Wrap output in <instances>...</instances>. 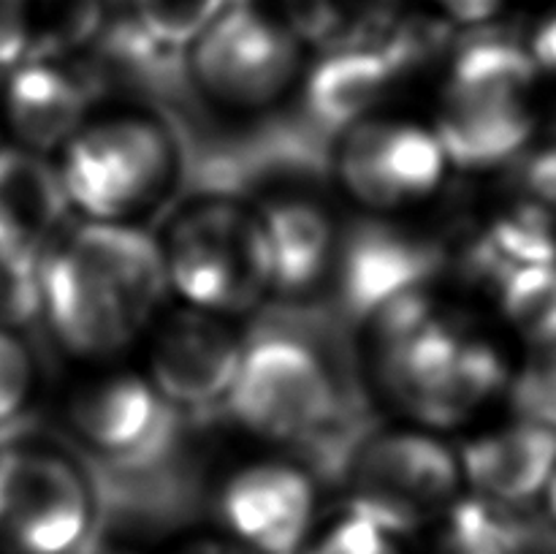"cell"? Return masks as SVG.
Wrapping results in <instances>:
<instances>
[{
    "label": "cell",
    "mask_w": 556,
    "mask_h": 554,
    "mask_svg": "<svg viewBox=\"0 0 556 554\" xmlns=\"http://www.w3.org/2000/svg\"><path fill=\"white\" fill-rule=\"evenodd\" d=\"M367 351L380 394L407 424L440 435L478 421L514 380L503 342L427 288L369 315Z\"/></svg>",
    "instance_id": "cell-1"
},
{
    "label": "cell",
    "mask_w": 556,
    "mask_h": 554,
    "mask_svg": "<svg viewBox=\"0 0 556 554\" xmlns=\"http://www.w3.org/2000/svg\"><path fill=\"white\" fill-rule=\"evenodd\" d=\"M465 489L508 508L538 503L556 473V427L543 418H503L478 427L456 445Z\"/></svg>",
    "instance_id": "cell-15"
},
{
    "label": "cell",
    "mask_w": 556,
    "mask_h": 554,
    "mask_svg": "<svg viewBox=\"0 0 556 554\" xmlns=\"http://www.w3.org/2000/svg\"><path fill=\"white\" fill-rule=\"evenodd\" d=\"M489 282L500 320L516 342L556 345V264L516 266Z\"/></svg>",
    "instance_id": "cell-20"
},
{
    "label": "cell",
    "mask_w": 556,
    "mask_h": 554,
    "mask_svg": "<svg viewBox=\"0 0 556 554\" xmlns=\"http://www.w3.org/2000/svg\"><path fill=\"white\" fill-rule=\"evenodd\" d=\"M538 503L543 505V511H546L548 521H552V525L556 527V473H554V478H552V481H548L546 492H543V498L538 500Z\"/></svg>",
    "instance_id": "cell-31"
},
{
    "label": "cell",
    "mask_w": 556,
    "mask_h": 554,
    "mask_svg": "<svg viewBox=\"0 0 556 554\" xmlns=\"http://www.w3.org/2000/svg\"><path fill=\"white\" fill-rule=\"evenodd\" d=\"M231 0H128L136 33L157 49H185L226 11Z\"/></svg>",
    "instance_id": "cell-22"
},
{
    "label": "cell",
    "mask_w": 556,
    "mask_h": 554,
    "mask_svg": "<svg viewBox=\"0 0 556 554\" xmlns=\"http://www.w3.org/2000/svg\"><path fill=\"white\" fill-rule=\"evenodd\" d=\"M497 514L500 508L465 494L427 532L424 554H514L508 530Z\"/></svg>",
    "instance_id": "cell-21"
},
{
    "label": "cell",
    "mask_w": 556,
    "mask_h": 554,
    "mask_svg": "<svg viewBox=\"0 0 556 554\" xmlns=\"http://www.w3.org/2000/svg\"><path fill=\"white\" fill-rule=\"evenodd\" d=\"M226 405L253 438L302 443L334 418L337 383L313 345L291 335H266L244 342Z\"/></svg>",
    "instance_id": "cell-9"
},
{
    "label": "cell",
    "mask_w": 556,
    "mask_h": 554,
    "mask_svg": "<svg viewBox=\"0 0 556 554\" xmlns=\"http://www.w3.org/2000/svg\"><path fill=\"white\" fill-rule=\"evenodd\" d=\"M166 554H253L250 549L239 546L237 541L226 538L223 532L215 536H188L179 543H174L172 549H166Z\"/></svg>",
    "instance_id": "cell-28"
},
{
    "label": "cell",
    "mask_w": 556,
    "mask_h": 554,
    "mask_svg": "<svg viewBox=\"0 0 556 554\" xmlns=\"http://www.w3.org/2000/svg\"><path fill=\"white\" fill-rule=\"evenodd\" d=\"M510 168L508 204L556 242V141H535Z\"/></svg>",
    "instance_id": "cell-23"
},
{
    "label": "cell",
    "mask_w": 556,
    "mask_h": 554,
    "mask_svg": "<svg viewBox=\"0 0 556 554\" xmlns=\"http://www.w3.org/2000/svg\"><path fill=\"white\" fill-rule=\"evenodd\" d=\"M445 16L459 22H483L497 14L505 0H434Z\"/></svg>",
    "instance_id": "cell-29"
},
{
    "label": "cell",
    "mask_w": 556,
    "mask_h": 554,
    "mask_svg": "<svg viewBox=\"0 0 556 554\" xmlns=\"http://www.w3.org/2000/svg\"><path fill=\"white\" fill-rule=\"evenodd\" d=\"M467 494L456 445L416 424L364 438L348 465V505L391 536H427Z\"/></svg>",
    "instance_id": "cell-6"
},
{
    "label": "cell",
    "mask_w": 556,
    "mask_h": 554,
    "mask_svg": "<svg viewBox=\"0 0 556 554\" xmlns=\"http://www.w3.org/2000/svg\"><path fill=\"white\" fill-rule=\"evenodd\" d=\"M36 391V362L11 326H0V427L16 421Z\"/></svg>",
    "instance_id": "cell-25"
},
{
    "label": "cell",
    "mask_w": 556,
    "mask_h": 554,
    "mask_svg": "<svg viewBox=\"0 0 556 554\" xmlns=\"http://www.w3.org/2000/svg\"><path fill=\"white\" fill-rule=\"evenodd\" d=\"M188 71L206 103L253 117L299 90L307 65L304 43L280 14L231 0L188 49Z\"/></svg>",
    "instance_id": "cell-7"
},
{
    "label": "cell",
    "mask_w": 556,
    "mask_h": 554,
    "mask_svg": "<svg viewBox=\"0 0 556 554\" xmlns=\"http://www.w3.org/2000/svg\"><path fill=\"white\" fill-rule=\"evenodd\" d=\"M299 554H407L405 541L345 508L320 519Z\"/></svg>",
    "instance_id": "cell-24"
},
{
    "label": "cell",
    "mask_w": 556,
    "mask_h": 554,
    "mask_svg": "<svg viewBox=\"0 0 556 554\" xmlns=\"http://www.w3.org/2000/svg\"><path fill=\"white\" fill-rule=\"evenodd\" d=\"M76 221L136 223L172 193L179 147L147 112L92 114L54 155Z\"/></svg>",
    "instance_id": "cell-4"
},
{
    "label": "cell",
    "mask_w": 556,
    "mask_h": 554,
    "mask_svg": "<svg viewBox=\"0 0 556 554\" xmlns=\"http://www.w3.org/2000/svg\"><path fill=\"white\" fill-rule=\"evenodd\" d=\"M525 47L535 63L538 74H541L543 85L556 87V5L535 22Z\"/></svg>",
    "instance_id": "cell-27"
},
{
    "label": "cell",
    "mask_w": 556,
    "mask_h": 554,
    "mask_svg": "<svg viewBox=\"0 0 556 554\" xmlns=\"http://www.w3.org/2000/svg\"><path fill=\"white\" fill-rule=\"evenodd\" d=\"M448 177L451 163L429 119L383 112L337 134V188L369 217L421 210Z\"/></svg>",
    "instance_id": "cell-8"
},
{
    "label": "cell",
    "mask_w": 556,
    "mask_h": 554,
    "mask_svg": "<svg viewBox=\"0 0 556 554\" xmlns=\"http://www.w3.org/2000/svg\"><path fill=\"white\" fill-rule=\"evenodd\" d=\"M168 297L185 307L237 320L271 297L269 261L255 206L199 199L157 237Z\"/></svg>",
    "instance_id": "cell-5"
},
{
    "label": "cell",
    "mask_w": 556,
    "mask_h": 554,
    "mask_svg": "<svg viewBox=\"0 0 556 554\" xmlns=\"http://www.w3.org/2000/svg\"><path fill=\"white\" fill-rule=\"evenodd\" d=\"M155 234L136 223L74 221L36 275V307L68 356L117 364L166 310Z\"/></svg>",
    "instance_id": "cell-2"
},
{
    "label": "cell",
    "mask_w": 556,
    "mask_h": 554,
    "mask_svg": "<svg viewBox=\"0 0 556 554\" xmlns=\"http://www.w3.org/2000/svg\"><path fill=\"white\" fill-rule=\"evenodd\" d=\"M271 297L304 299L337 275L342 237L329 206L307 193H277L255 206Z\"/></svg>",
    "instance_id": "cell-17"
},
{
    "label": "cell",
    "mask_w": 556,
    "mask_h": 554,
    "mask_svg": "<svg viewBox=\"0 0 556 554\" xmlns=\"http://www.w3.org/2000/svg\"><path fill=\"white\" fill-rule=\"evenodd\" d=\"M33 0H0V71H11L30 54Z\"/></svg>",
    "instance_id": "cell-26"
},
{
    "label": "cell",
    "mask_w": 556,
    "mask_h": 554,
    "mask_svg": "<svg viewBox=\"0 0 556 554\" xmlns=\"http://www.w3.org/2000/svg\"><path fill=\"white\" fill-rule=\"evenodd\" d=\"M79 554H139V552L130 546H125V543L101 541V543H87Z\"/></svg>",
    "instance_id": "cell-30"
},
{
    "label": "cell",
    "mask_w": 556,
    "mask_h": 554,
    "mask_svg": "<svg viewBox=\"0 0 556 554\" xmlns=\"http://www.w3.org/2000/svg\"><path fill=\"white\" fill-rule=\"evenodd\" d=\"M141 373L174 411L226 402L244 353L237 320L204 310L166 307L141 340Z\"/></svg>",
    "instance_id": "cell-12"
},
{
    "label": "cell",
    "mask_w": 556,
    "mask_h": 554,
    "mask_svg": "<svg viewBox=\"0 0 556 554\" xmlns=\"http://www.w3.org/2000/svg\"><path fill=\"white\" fill-rule=\"evenodd\" d=\"M220 532L253 554H299L318 527V483L282 456L242 462L215 494Z\"/></svg>",
    "instance_id": "cell-11"
},
{
    "label": "cell",
    "mask_w": 556,
    "mask_h": 554,
    "mask_svg": "<svg viewBox=\"0 0 556 554\" xmlns=\"http://www.w3.org/2000/svg\"><path fill=\"white\" fill-rule=\"evenodd\" d=\"M90 106V90L76 71L41 54L16 63L3 87V117L14 144L49 158L96 114Z\"/></svg>",
    "instance_id": "cell-18"
},
{
    "label": "cell",
    "mask_w": 556,
    "mask_h": 554,
    "mask_svg": "<svg viewBox=\"0 0 556 554\" xmlns=\"http://www.w3.org/2000/svg\"><path fill=\"white\" fill-rule=\"evenodd\" d=\"M74 221L54 158L14 141L0 147V264L36 282L43 259Z\"/></svg>",
    "instance_id": "cell-14"
},
{
    "label": "cell",
    "mask_w": 556,
    "mask_h": 554,
    "mask_svg": "<svg viewBox=\"0 0 556 554\" xmlns=\"http://www.w3.org/2000/svg\"><path fill=\"white\" fill-rule=\"evenodd\" d=\"M400 0H280V16L304 47H364L396 25Z\"/></svg>",
    "instance_id": "cell-19"
},
{
    "label": "cell",
    "mask_w": 556,
    "mask_h": 554,
    "mask_svg": "<svg viewBox=\"0 0 556 554\" xmlns=\"http://www.w3.org/2000/svg\"><path fill=\"white\" fill-rule=\"evenodd\" d=\"M410 47V41L402 43L394 25L375 43L320 52L299 85L309 114L337 134L383 114L416 60Z\"/></svg>",
    "instance_id": "cell-16"
},
{
    "label": "cell",
    "mask_w": 556,
    "mask_h": 554,
    "mask_svg": "<svg viewBox=\"0 0 556 554\" xmlns=\"http://www.w3.org/2000/svg\"><path fill=\"white\" fill-rule=\"evenodd\" d=\"M96 500L85 473L43 445L0 449V549L79 554L90 543Z\"/></svg>",
    "instance_id": "cell-10"
},
{
    "label": "cell",
    "mask_w": 556,
    "mask_h": 554,
    "mask_svg": "<svg viewBox=\"0 0 556 554\" xmlns=\"http://www.w3.org/2000/svg\"><path fill=\"white\" fill-rule=\"evenodd\" d=\"M174 407L141 369L103 364L76 380L63 405L71 435L106 459H139L163 443Z\"/></svg>",
    "instance_id": "cell-13"
},
{
    "label": "cell",
    "mask_w": 556,
    "mask_h": 554,
    "mask_svg": "<svg viewBox=\"0 0 556 554\" xmlns=\"http://www.w3.org/2000/svg\"><path fill=\"white\" fill-rule=\"evenodd\" d=\"M541 74L525 43L481 36L462 43L445 63L432 128L451 172L510 168L538 141Z\"/></svg>",
    "instance_id": "cell-3"
}]
</instances>
